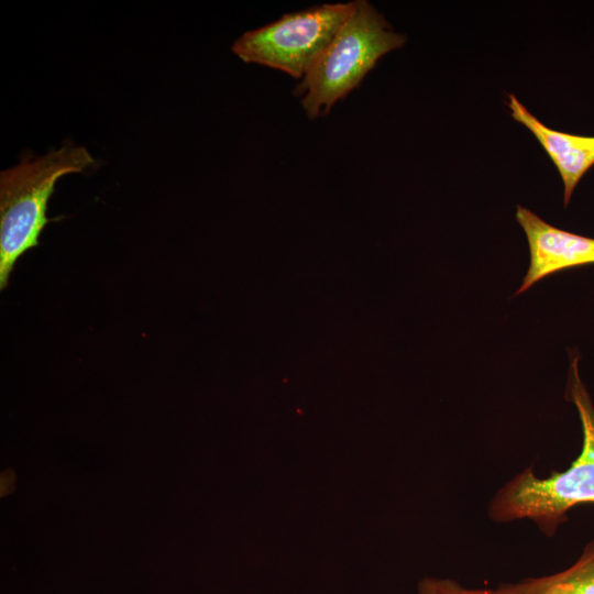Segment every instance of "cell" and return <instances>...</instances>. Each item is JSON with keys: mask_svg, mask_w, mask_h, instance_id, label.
Instances as JSON below:
<instances>
[{"mask_svg": "<svg viewBox=\"0 0 594 594\" xmlns=\"http://www.w3.org/2000/svg\"><path fill=\"white\" fill-rule=\"evenodd\" d=\"M578 359L571 365L569 394L573 400L583 430L581 453L563 472H553L538 479L531 468L507 483L491 503L494 520L512 521L528 518L548 535L565 520L566 512L579 504H594V406L581 382Z\"/></svg>", "mask_w": 594, "mask_h": 594, "instance_id": "cell-1", "label": "cell"}, {"mask_svg": "<svg viewBox=\"0 0 594 594\" xmlns=\"http://www.w3.org/2000/svg\"><path fill=\"white\" fill-rule=\"evenodd\" d=\"M95 164L85 146L66 143L0 174V289L9 283L18 260L40 244L50 222L46 211L56 182L84 173Z\"/></svg>", "mask_w": 594, "mask_h": 594, "instance_id": "cell-2", "label": "cell"}, {"mask_svg": "<svg viewBox=\"0 0 594 594\" xmlns=\"http://www.w3.org/2000/svg\"><path fill=\"white\" fill-rule=\"evenodd\" d=\"M405 42L406 36L393 31L369 1H354L352 13L295 88V95H305L302 107L308 117L327 114L383 55Z\"/></svg>", "mask_w": 594, "mask_h": 594, "instance_id": "cell-3", "label": "cell"}, {"mask_svg": "<svg viewBox=\"0 0 594 594\" xmlns=\"http://www.w3.org/2000/svg\"><path fill=\"white\" fill-rule=\"evenodd\" d=\"M353 8L354 2L326 3L284 14L271 24L245 32L234 42L232 51L245 63L261 64L301 78Z\"/></svg>", "mask_w": 594, "mask_h": 594, "instance_id": "cell-4", "label": "cell"}, {"mask_svg": "<svg viewBox=\"0 0 594 594\" xmlns=\"http://www.w3.org/2000/svg\"><path fill=\"white\" fill-rule=\"evenodd\" d=\"M516 219L528 241L530 265L515 295L550 274L594 264V239L558 229L521 206L517 207Z\"/></svg>", "mask_w": 594, "mask_h": 594, "instance_id": "cell-5", "label": "cell"}, {"mask_svg": "<svg viewBox=\"0 0 594 594\" xmlns=\"http://www.w3.org/2000/svg\"><path fill=\"white\" fill-rule=\"evenodd\" d=\"M514 120L525 125L547 152L563 182V201L568 206L575 186L594 165V136L554 131L544 125L516 98L508 95Z\"/></svg>", "mask_w": 594, "mask_h": 594, "instance_id": "cell-6", "label": "cell"}, {"mask_svg": "<svg viewBox=\"0 0 594 594\" xmlns=\"http://www.w3.org/2000/svg\"><path fill=\"white\" fill-rule=\"evenodd\" d=\"M485 594H594V540L588 542L580 558L558 573L502 583Z\"/></svg>", "mask_w": 594, "mask_h": 594, "instance_id": "cell-7", "label": "cell"}, {"mask_svg": "<svg viewBox=\"0 0 594 594\" xmlns=\"http://www.w3.org/2000/svg\"><path fill=\"white\" fill-rule=\"evenodd\" d=\"M418 594H485V588H468L450 579L426 578L419 582Z\"/></svg>", "mask_w": 594, "mask_h": 594, "instance_id": "cell-8", "label": "cell"}]
</instances>
